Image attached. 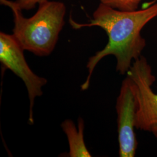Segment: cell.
<instances>
[{
    "label": "cell",
    "mask_w": 157,
    "mask_h": 157,
    "mask_svg": "<svg viewBox=\"0 0 157 157\" xmlns=\"http://www.w3.org/2000/svg\"><path fill=\"white\" fill-rule=\"evenodd\" d=\"M100 2L113 8L124 11L138 10L142 0H100Z\"/></svg>",
    "instance_id": "cell-7"
},
{
    "label": "cell",
    "mask_w": 157,
    "mask_h": 157,
    "mask_svg": "<svg viewBox=\"0 0 157 157\" xmlns=\"http://www.w3.org/2000/svg\"><path fill=\"white\" fill-rule=\"evenodd\" d=\"M24 50L13 34L0 33V62L5 69L11 70L25 84L30 101L29 124H34L33 108L35 98L43 94L42 87L47 83L29 67L23 54Z\"/></svg>",
    "instance_id": "cell-4"
},
{
    "label": "cell",
    "mask_w": 157,
    "mask_h": 157,
    "mask_svg": "<svg viewBox=\"0 0 157 157\" xmlns=\"http://www.w3.org/2000/svg\"><path fill=\"white\" fill-rule=\"evenodd\" d=\"M0 2L11 10L14 21L12 34L23 50L37 56L50 55L65 25V4L47 0L39 4L34 15L26 18L15 1L0 0Z\"/></svg>",
    "instance_id": "cell-2"
},
{
    "label": "cell",
    "mask_w": 157,
    "mask_h": 157,
    "mask_svg": "<svg viewBox=\"0 0 157 157\" xmlns=\"http://www.w3.org/2000/svg\"><path fill=\"white\" fill-rule=\"evenodd\" d=\"M135 83L138 100L136 128L151 133L157 140V94L152 89L155 81L144 56L133 62L127 72Z\"/></svg>",
    "instance_id": "cell-3"
},
{
    "label": "cell",
    "mask_w": 157,
    "mask_h": 157,
    "mask_svg": "<svg viewBox=\"0 0 157 157\" xmlns=\"http://www.w3.org/2000/svg\"><path fill=\"white\" fill-rule=\"evenodd\" d=\"M137 107L136 86L127 76L122 82L116 104L120 157L135 156L138 146L135 132Z\"/></svg>",
    "instance_id": "cell-5"
},
{
    "label": "cell",
    "mask_w": 157,
    "mask_h": 157,
    "mask_svg": "<svg viewBox=\"0 0 157 157\" xmlns=\"http://www.w3.org/2000/svg\"><path fill=\"white\" fill-rule=\"evenodd\" d=\"M78 128L77 129L74 122L71 119H66L61 124V128L67 135L69 143V157H91V154L84 143V123L82 118H78Z\"/></svg>",
    "instance_id": "cell-6"
},
{
    "label": "cell",
    "mask_w": 157,
    "mask_h": 157,
    "mask_svg": "<svg viewBox=\"0 0 157 157\" xmlns=\"http://www.w3.org/2000/svg\"><path fill=\"white\" fill-rule=\"evenodd\" d=\"M157 17V2L146 8L124 11L101 3L87 23H78L70 17L69 23L74 29L98 26L102 29L108 37L107 45L91 56L86 65L89 75L81 86L86 90L90 86L91 75L95 67L102 58L113 56L117 59V71L121 75L128 72L133 62L141 56L146 46V40L141 36L143 29Z\"/></svg>",
    "instance_id": "cell-1"
},
{
    "label": "cell",
    "mask_w": 157,
    "mask_h": 157,
    "mask_svg": "<svg viewBox=\"0 0 157 157\" xmlns=\"http://www.w3.org/2000/svg\"><path fill=\"white\" fill-rule=\"evenodd\" d=\"M47 0H17L15 3L22 10H31L33 9L37 4H39Z\"/></svg>",
    "instance_id": "cell-8"
}]
</instances>
